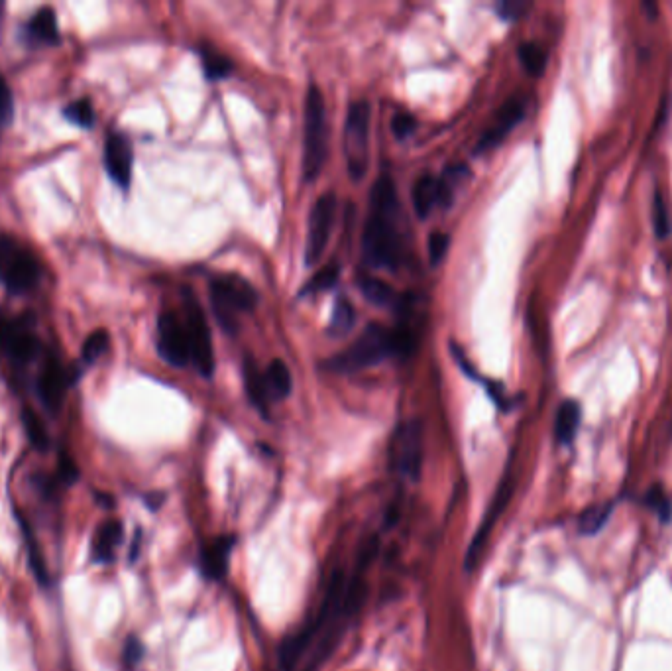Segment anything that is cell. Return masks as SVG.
Listing matches in <instances>:
<instances>
[{
  "instance_id": "1",
  "label": "cell",
  "mask_w": 672,
  "mask_h": 671,
  "mask_svg": "<svg viewBox=\"0 0 672 671\" xmlns=\"http://www.w3.org/2000/svg\"><path fill=\"white\" fill-rule=\"evenodd\" d=\"M401 207L397 201L395 183L382 174L370 193V215L366 219L362 252L370 266L395 270L401 262L403 241L399 233Z\"/></svg>"
},
{
  "instance_id": "2",
  "label": "cell",
  "mask_w": 672,
  "mask_h": 671,
  "mask_svg": "<svg viewBox=\"0 0 672 671\" xmlns=\"http://www.w3.org/2000/svg\"><path fill=\"white\" fill-rule=\"evenodd\" d=\"M415 349V337L405 327L386 329L378 323L368 325L362 335L348 347L327 361L329 370L356 372L368 366L380 365L390 357L405 359Z\"/></svg>"
},
{
  "instance_id": "3",
  "label": "cell",
  "mask_w": 672,
  "mask_h": 671,
  "mask_svg": "<svg viewBox=\"0 0 672 671\" xmlns=\"http://www.w3.org/2000/svg\"><path fill=\"white\" fill-rule=\"evenodd\" d=\"M329 154V122L321 89L309 87L305 99V144H303V180L315 182L325 168Z\"/></svg>"
},
{
  "instance_id": "4",
  "label": "cell",
  "mask_w": 672,
  "mask_h": 671,
  "mask_svg": "<svg viewBox=\"0 0 672 671\" xmlns=\"http://www.w3.org/2000/svg\"><path fill=\"white\" fill-rule=\"evenodd\" d=\"M211 304L224 333H236L238 313L252 311L258 304V294L252 284L236 274H224L211 282Z\"/></svg>"
},
{
  "instance_id": "5",
  "label": "cell",
  "mask_w": 672,
  "mask_h": 671,
  "mask_svg": "<svg viewBox=\"0 0 672 671\" xmlns=\"http://www.w3.org/2000/svg\"><path fill=\"white\" fill-rule=\"evenodd\" d=\"M370 103L354 101L348 107L344 122V156L348 166V176L354 182H360L368 170L370 156Z\"/></svg>"
},
{
  "instance_id": "6",
  "label": "cell",
  "mask_w": 672,
  "mask_h": 671,
  "mask_svg": "<svg viewBox=\"0 0 672 671\" xmlns=\"http://www.w3.org/2000/svg\"><path fill=\"white\" fill-rule=\"evenodd\" d=\"M183 307H185V331L189 339V355L195 368L201 376L213 378L215 374V351H213V337L209 329L207 315L199 304L197 296L189 290L183 292Z\"/></svg>"
},
{
  "instance_id": "7",
  "label": "cell",
  "mask_w": 672,
  "mask_h": 671,
  "mask_svg": "<svg viewBox=\"0 0 672 671\" xmlns=\"http://www.w3.org/2000/svg\"><path fill=\"white\" fill-rule=\"evenodd\" d=\"M393 471L409 481H417L423 467V426L419 420H407L395 429L390 445Z\"/></svg>"
},
{
  "instance_id": "8",
  "label": "cell",
  "mask_w": 672,
  "mask_h": 671,
  "mask_svg": "<svg viewBox=\"0 0 672 671\" xmlns=\"http://www.w3.org/2000/svg\"><path fill=\"white\" fill-rule=\"evenodd\" d=\"M40 280L42 266L38 258L26 248H20L14 241H10L0 272V282L4 284L8 294L28 296L40 286Z\"/></svg>"
},
{
  "instance_id": "9",
  "label": "cell",
  "mask_w": 672,
  "mask_h": 671,
  "mask_svg": "<svg viewBox=\"0 0 672 671\" xmlns=\"http://www.w3.org/2000/svg\"><path fill=\"white\" fill-rule=\"evenodd\" d=\"M44 347L28 317L6 319L0 315V355L12 365L26 366L42 355Z\"/></svg>"
},
{
  "instance_id": "10",
  "label": "cell",
  "mask_w": 672,
  "mask_h": 671,
  "mask_svg": "<svg viewBox=\"0 0 672 671\" xmlns=\"http://www.w3.org/2000/svg\"><path fill=\"white\" fill-rule=\"evenodd\" d=\"M336 219V195L325 193L321 195L309 215V231H307V244H305V264L315 266L327 244L331 241V233L335 227Z\"/></svg>"
},
{
  "instance_id": "11",
  "label": "cell",
  "mask_w": 672,
  "mask_h": 671,
  "mask_svg": "<svg viewBox=\"0 0 672 671\" xmlns=\"http://www.w3.org/2000/svg\"><path fill=\"white\" fill-rule=\"evenodd\" d=\"M81 372L79 370H69L61 365V361L57 359L56 355H50L46 359V363L42 366L38 380H36V392L40 402L44 404L46 410H50L52 414H56L57 410L63 404L65 392L71 384H75V380H79Z\"/></svg>"
},
{
  "instance_id": "12",
  "label": "cell",
  "mask_w": 672,
  "mask_h": 671,
  "mask_svg": "<svg viewBox=\"0 0 672 671\" xmlns=\"http://www.w3.org/2000/svg\"><path fill=\"white\" fill-rule=\"evenodd\" d=\"M158 351L168 365L177 368L191 361L185 323L173 311L162 313L158 319Z\"/></svg>"
},
{
  "instance_id": "13",
  "label": "cell",
  "mask_w": 672,
  "mask_h": 671,
  "mask_svg": "<svg viewBox=\"0 0 672 671\" xmlns=\"http://www.w3.org/2000/svg\"><path fill=\"white\" fill-rule=\"evenodd\" d=\"M103 160L109 178L120 189L126 191L132 183V166H134V150L128 136H124L122 132H111L105 142Z\"/></svg>"
},
{
  "instance_id": "14",
  "label": "cell",
  "mask_w": 672,
  "mask_h": 671,
  "mask_svg": "<svg viewBox=\"0 0 672 671\" xmlns=\"http://www.w3.org/2000/svg\"><path fill=\"white\" fill-rule=\"evenodd\" d=\"M511 492H513V481H511V477H509V479L505 477L504 481H502V485L498 488V492H496V496H494V504L490 506L486 518L482 520V524H480V528H478V532H476V536H474V540H472V544H470V548H468L466 559H464V569H466V573H472L474 567L480 563V557H482L484 548H486V544H488V536H490V532H492L496 520H498L500 514L504 512V508L507 506L509 498H511Z\"/></svg>"
},
{
  "instance_id": "15",
  "label": "cell",
  "mask_w": 672,
  "mask_h": 671,
  "mask_svg": "<svg viewBox=\"0 0 672 671\" xmlns=\"http://www.w3.org/2000/svg\"><path fill=\"white\" fill-rule=\"evenodd\" d=\"M525 117V103L521 97H513L505 103L504 107L498 111L496 119L490 124V128L482 134L478 140L476 152H488L504 142L505 136L523 121Z\"/></svg>"
},
{
  "instance_id": "16",
  "label": "cell",
  "mask_w": 672,
  "mask_h": 671,
  "mask_svg": "<svg viewBox=\"0 0 672 671\" xmlns=\"http://www.w3.org/2000/svg\"><path fill=\"white\" fill-rule=\"evenodd\" d=\"M24 36L28 44H42V46H54L59 44V26H57L56 10L50 6L40 8L24 26Z\"/></svg>"
},
{
  "instance_id": "17",
  "label": "cell",
  "mask_w": 672,
  "mask_h": 671,
  "mask_svg": "<svg viewBox=\"0 0 672 671\" xmlns=\"http://www.w3.org/2000/svg\"><path fill=\"white\" fill-rule=\"evenodd\" d=\"M234 548V540L228 538V536H223V538H217L213 542H209L201 555H199V563H201V571L207 579H223L226 569H228V557H230V551Z\"/></svg>"
},
{
  "instance_id": "18",
  "label": "cell",
  "mask_w": 672,
  "mask_h": 671,
  "mask_svg": "<svg viewBox=\"0 0 672 671\" xmlns=\"http://www.w3.org/2000/svg\"><path fill=\"white\" fill-rule=\"evenodd\" d=\"M242 376H244V388H246V394H248L250 402L258 408V412H262L266 416L272 402L268 398L264 370L258 366V363L252 357H246L244 366H242Z\"/></svg>"
},
{
  "instance_id": "19",
  "label": "cell",
  "mask_w": 672,
  "mask_h": 671,
  "mask_svg": "<svg viewBox=\"0 0 672 671\" xmlns=\"http://www.w3.org/2000/svg\"><path fill=\"white\" fill-rule=\"evenodd\" d=\"M413 209L419 219H427L435 205H441V180L425 174L421 176L411 191Z\"/></svg>"
},
{
  "instance_id": "20",
  "label": "cell",
  "mask_w": 672,
  "mask_h": 671,
  "mask_svg": "<svg viewBox=\"0 0 672 671\" xmlns=\"http://www.w3.org/2000/svg\"><path fill=\"white\" fill-rule=\"evenodd\" d=\"M122 542V524L118 520H107L101 524L93 538V559L97 563H109Z\"/></svg>"
},
{
  "instance_id": "21",
  "label": "cell",
  "mask_w": 672,
  "mask_h": 671,
  "mask_svg": "<svg viewBox=\"0 0 672 671\" xmlns=\"http://www.w3.org/2000/svg\"><path fill=\"white\" fill-rule=\"evenodd\" d=\"M264 380H266V390H268L270 402L285 400L293 390L291 372L280 359L272 361L270 366L264 370Z\"/></svg>"
},
{
  "instance_id": "22",
  "label": "cell",
  "mask_w": 672,
  "mask_h": 671,
  "mask_svg": "<svg viewBox=\"0 0 672 671\" xmlns=\"http://www.w3.org/2000/svg\"><path fill=\"white\" fill-rule=\"evenodd\" d=\"M580 418H582V410L578 406V402L574 400H566L560 404L559 412H557V422H555V433L562 445H570L578 433V426H580Z\"/></svg>"
},
{
  "instance_id": "23",
  "label": "cell",
  "mask_w": 672,
  "mask_h": 671,
  "mask_svg": "<svg viewBox=\"0 0 672 671\" xmlns=\"http://www.w3.org/2000/svg\"><path fill=\"white\" fill-rule=\"evenodd\" d=\"M360 290L364 294V298L374 305H393L397 302L395 298V290L390 284H386L384 280L372 278V276H362L360 278Z\"/></svg>"
},
{
  "instance_id": "24",
  "label": "cell",
  "mask_w": 672,
  "mask_h": 671,
  "mask_svg": "<svg viewBox=\"0 0 672 671\" xmlns=\"http://www.w3.org/2000/svg\"><path fill=\"white\" fill-rule=\"evenodd\" d=\"M340 278V266L338 264H329L325 268H321L319 272L313 274V278L303 286L301 296H317L321 292H327L331 288H335L336 282Z\"/></svg>"
},
{
  "instance_id": "25",
  "label": "cell",
  "mask_w": 672,
  "mask_h": 671,
  "mask_svg": "<svg viewBox=\"0 0 672 671\" xmlns=\"http://www.w3.org/2000/svg\"><path fill=\"white\" fill-rule=\"evenodd\" d=\"M61 115L69 124L79 126L83 130L93 128V124H95V111H93V105H91L89 99H77V101L65 105Z\"/></svg>"
},
{
  "instance_id": "26",
  "label": "cell",
  "mask_w": 672,
  "mask_h": 671,
  "mask_svg": "<svg viewBox=\"0 0 672 671\" xmlns=\"http://www.w3.org/2000/svg\"><path fill=\"white\" fill-rule=\"evenodd\" d=\"M356 321V311L352 304L346 298H340L335 305L333 317H331V325H329V333L333 337H344L352 331Z\"/></svg>"
},
{
  "instance_id": "27",
  "label": "cell",
  "mask_w": 672,
  "mask_h": 671,
  "mask_svg": "<svg viewBox=\"0 0 672 671\" xmlns=\"http://www.w3.org/2000/svg\"><path fill=\"white\" fill-rule=\"evenodd\" d=\"M109 343H111V337L107 331L99 329L95 333H91L87 337V341L83 343V349H81V363L85 366L95 365L109 349Z\"/></svg>"
},
{
  "instance_id": "28",
  "label": "cell",
  "mask_w": 672,
  "mask_h": 671,
  "mask_svg": "<svg viewBox=\"0 0 672 671\" xmlns=\"http://www.w3.org/2000/svg\"><path fill=\"white\" fill-rule=\"evenodd\" d=\"M22 424H24V429H26V435H28L30 443H32L36 449L44 451V449L50 447V435H48V431H46L44 422L40 420V416H38L34 410H28V408H26V410L22 412Z\"/></svg>"
},
{
  "instance_id": "29",
  "label": "cell",
  "mask_w": 672,
  "mask_h": 671,
  "mask_svg": "<svg viewBox=\"0 0 672 671\" xmlns=\"http://www.w3.org/2000/svg\"><path fill=\"white\" fill-rule=\"evenodd\" d=\"M201 61H203V69L209 81H219L232 73V61L217 54L213 48L201 50Z\"/></svg>"
},
{
  "instance_id": "30",
  "label": "cell",
  "mask_w": 672,
  "mask_h": 671,
  "mask_svg": "<svg viewBox=\"0 0 672 671\" xmlns=\"http://www.w3.org/2000/svg\"><path fill=\"white\" fill-rule=\"evenodd\" d=\"M519 60L523 63V67L527 69V73L531 75H541L547 67V52L533 42H525L519 46Z\"/></svg>"
},
{
  "instance_id": "31",
  "label": "cell",
  "mask_w": 672,
  "mask_h": 671,
  "mask_svg": "<svg viewBox=\"0 0 672 671\" xmlns=\"http://www.w3.org/2000/svg\"><path fill=\"white\" fill-rule=\"evenodd\" d=\"M612 510H614V504H604V506H596V508L586 510L582 514V520H580V532L582 534L600 532L606 526V522L610 520Z\"/></svg>"
},
{
  "instance_id": "32",
  "label": "cell",
  "mask_w": 672,
  "mask_h": 671,
  "mask_svg": "<svg viewBox=\"0 0 672 671\" xmlns=\"http://www.w3.org/2000/svg\"><path fill=\"white\" fill-rule=\"evenodd\" d=\"M24 536H26V546H28V555H30V565L36 573V577L42 581V583H48V569H46V561L42 559V553L40 549L36 546V540L32 536V532L24 526Z\"/></svg>"
},
{
  "instance_id": "33",
  "label": "cell",
  "mask_w": 672,
  "mask_h": 671,
  "mask_svg": "<svg viewBox=\"0 0 672 671\" xmlns=\"http://www.w3.org/2000/svg\"><path fill=\"white\" fill-rule=\"evenodd\" d=\"M12 119H14V97L8 83L0 75V136L10 126Z\"/></svg>"
},
{
  "instance_id": "34",
  "label": "cell",
  "mask_w": 672,
  "mask_h": 671,
  "mask_svg": "<svg viewBox=\"0 0 672 671\" xmlns=\"http://www.w3.org/2000/svg\"><path fill=\"white\" fill-rule=\"evenodd\" d=\"M448 246H450V237L447 233L435 231L429 235V262L433 266H439L443 258L447 256Z\"/></svg>"
},
{
  "instance_id": "35",
  "label": "cell",
  "mask_w": 672,
  "mask_h": 671,
  "mask_svg": "<svg viewBox=\"0 0 672 671\" xmlns=\"http://www.w3.org/2000/svg\"><path fill=\"white\" fill-rule=\"evenodd\" d=\"M653 221H655V231L661 239H665L671 231V223H669V213H667V205L663 201L661 193H655V203H653Z\"/></svg>"
},
{
  "instance_id": "36",
  "label": "cell",
  "mask_w": 672,
  "mask_h": 671,
  "mask_svg": "<svg viewBox=\"0 0 672 671\" xmlns=\"http://www.w3.org/2000/svg\"><path fill=\"white\" fill-rule=\"evenodd\" d=\"M647 506L653 508L665 522L671 520L672 516V504L671 500L667 498V494H663L661 488H653L649 494H647Z\"/></svg>"
},
{
  "instance_id": "37",
  "label": "cell",
  "mask_w": 672,
  "mask_h": 671,
  "mask_svg": "<svg viewBox=\"0 0 672 671\" xmlns=\"http://www.w3.org/2000/svg\"><path fill=\"white\" fill-rule=\"evenodd\" d=\"M415 128H417V122H415V117H413V115L403 113V111H399V113L393 115L392 130L393 134H395V138L403 140V138L411 136V134L415 132Z\"/></svg>"
},
{
  "instance_id": "38",
  "label": "cell",
  "mask_w": 672,
  "mask_h": 671,
  "mask_svg": "<svg viewBox=\"0 0 672 671\" xmlns=\"http://www.w3.org/2000/svg\"><path fill=\"white\" fill-rule=\"evenodd\" d=\"M531 8L529 2H521V0H505L498 4V14L504 20H517L521 16H525V12Z\"/></svg>"
},
{
  "instance_id": "39",
  "label": "cell",
  "mask_w": 672,
  "mask_h": 671,
  "mask_svg": "<svg viewBox=\"0 0 672 671\" xmlns=\"http://www.w3.org/2000/svg\"><path fill=\"white\" fill-rule=\"evenodd\" d=\"M142 652H144L142 644L138 640L130 638L128 644H126V648H124V660H126L128 668H134L142 660Z\"/></svg>"
},
{
  "instance_id": "40",
  "label": "cell",
  "mask_w": 672,
  "mask_h": 671,
  "mask_svg": "<svg viewBox=\"0 0 672 671\" xmlns=\"http://www.w3.org/2000/svg\"><path fill=\"white\" fill-rule=\"evenodd\" d=\"M8 244H10V239H6V237H0V272H2V262H4V256H6Z\"/></svg>"
}]
</instances>
